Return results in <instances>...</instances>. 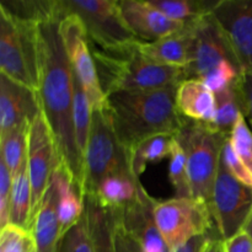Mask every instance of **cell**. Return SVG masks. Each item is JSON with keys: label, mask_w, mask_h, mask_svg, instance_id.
Here are the masks:
<instances>
[{"label": "cell", "mask_w": 252, "mask_h": 252, "mask_svg": "<svg viewBox=\"0 0 252 252\" xmlns=\"http://www.w3.org/2000/svg\"><path fill=\"white\" fill-rule=\"evenodd\" d=\"M139 179L132 174H118L107 177L98 187L95 196L98 203L108 211H118L134 201Z\"/></svg>", "instance_id": "cell-23"}, {"label": "cell", "mask_w": 252, "mask_h": 252, "mask_svg": "<svg viewBox=\"0 0 252 252\" xmlns=\"http://www.w3.org/2000/svg\"><path fill=\"white\" fill-rule=\"evenodd\" d=\"M244 230L248 231V233L250 234V236L252 238V212H251V216H250V218H249V220H248V223H246L245 229H244Z\"/></svg>", "instance_id": "cell-41"}, {"label": "cell", "mask_w": 252, "mask_h": 252, "mask_svg": "<svg viewBox=\"0 0 252 252\" xmlns=\"http://www.w3.org/2000/svg\"><path fill=\"white\" fill-rule=\"evenodd\" d=\"M193 27L187 24L180 31L155 42H137V49L144 57L165 65L187 68L192 58Z\"/></svg>", "instance_id": "cell-18"}, {"label": "cell", "mask_w": 252, "mask_h": 252, "mask_svg": "<svg viewBox=\"0 0 252 252\" xmlns=\"http://www.w3.org/2000/svg\"><path fill=\"white\" fill-rule=\"evenodd\" d=\"M113 217V240L116 252H143L140 244L128 233L117 216L111 212Z\"/></svg>", "instance_id": "cell-36"}, {"label": "cell", "mask_w": 252, "mask_h": 252, "mask_svg": "<svg viewBox=\"0 0 252 252\" xmlns=\"http://www.w3.org/2000/svg\"><path fill=\"white\" fill-rule=\"evenodd\" d=\"M157 202L139 182L134 201L125 208L111 211L120 218L128 233L140 244L143 252H170L155 220Z\"/></svg>", "instance_id": "cell-14"}, {"label": "cell", "mask_w": 252, "mask_h": 252, "mask_svg": "<svg viewBox=\"0 0 252 252\" xmlns=\"http://www.w3.org/2000/svg\"><path fill=\"white\" fill-rule=\"evenodd\" d=\"M204 252H225L224 250V240L218 234H213L207 243Z\"/></svg>", "instance_id": "cell-40"}, {"label": "cell", "mask_w": 252, "mask_h": 252, "mask_svg": "<svg viewBox=\"0 0 252 252\" xmlns=\"http://www.w3.org/2000/svg\"><path fill=\"white\" fill-rule=\"evenodd\" d=\"M121 11L126 22L140 42H155L180 31L185 26L155 9L149 1L122 0Z\"/></svg>", "instance_id": "cell-16"}, {"label": "cell", "mask_w": 252, "mask_h": 252, "mask_svg": "<svg viewBox=\"0 0 252 252\" xmlns=\"http://www.w3.org/2000/svg\"><path fill=\"white\" fill-rule=\"evenodd\" d=\"M221 161L224 162L228 170L230 171V174L233 175L235 179H238L239 181L243 182L246 186L251 187L252 189V174L250 170L246 167V165L244 164L243 160L239 158V155L236 154V152L234 150L233 145L230 143V138L225 140V143L223 144V149H221Z\"/></svg>", "instance_id": "cell-34"}, {"label": "cell", "mask_w": 252, "mask_h": 252, "mask_svg": "<svg viewBox=\"0 0 252 252\" xmlns=\"http://www.w3.org/2000/svg\"><path fill=\"white\" fill-rule=\"evenodd\" d=\"M73 93H74V126L78 148L84 160L89 134H90L91 121H93V106L88 97L85 89L73 70Z\"/></svg>", "instance_id": "cell-28"}, {"label": "cell", "mask_w": 252, "mask_h": 252, "mask_svg": "<svg viewBox=\"0 0 252 252\" xmlns=\"http://www.w3.org/2000/svg\"><path fill=\"white\" fill-rule=\"evenodd\" d=\"M38 98L53 134L59 165L66 170L84 197V160L74 126L73 68L59 30V20L38 25Z\"/></svg>", "instance_id": "cell-1"}, {"label": "cell", "mask_w": 252, "mask_h": 252, "mask_svg": "<svg viewBox=\"0 0 252 252\" xmlns=\"http://www.w3.org/2000/svg\"><path fill=\"white\" fill-rule=\"evenodd\" d=\"M36 252H59L62 244L61 223L58 217V187L54 177L44 193L30 228Z\"/></svg>", "instance_id": "cell-17"}, {"label": "cell", "mask_w": 252, "mask_h": 252, "mask_svg": "<svg viewBox=\"0 0 252 252\" xmlns=\"http://www.w3.org/2000/svg\"><path fill=\"white\" fill-rule=\"evenodd\" d=\"M241 91L245 103V118L249 120L252 130V71H246L241 76Z\"/></svg>", "instance_id": "cell-38"}, {"label": "cell", "mask_w": 252, "mask_h": 252, "mask_svg": "<svg viewBox=\"0 0 252 252\" xmlns=\"http://www.w3.org/2000/svg\"><path fill=\"white\" fill-rule=\"evenodd\" d=\"M176 107L182 117L211 125L216 113V95L199 79H186L176 89Z\"/></svg>", "instance_id": "cell-19"}, {"label": "cell", "mask_w": 252, "mask_h": 252, "mask_svg": "<svg viewBox=\"0 0 252 252\" xmlns=\"http://www.w3.org/2000/svg\"><path fill=\"white\" fill-rule=\"evenodd\" d=\"M155 220L169 251H174L196 236L217 231L211 208L194 198L158 201Z\"/></svg>", "instance_id": "cell-8"}, {"label": "cell", "mask_w": 252, "mask_h": 252, "mask_svg": "<svg viewBox=\"0 0 252 252\" xmlns=\"http://www.w3.org/2000/svg\"><path fill=\"white\" fill-rule=\"evenodd\" d=\"M213 234H218L217 231H212L209 234H204V235L196 236V238L191 239L189 241H187L185 245L180 246L179 249L170 252H204L207 243H208L209 238H211Z\"/></svg>", "instance_id": "cell-39"}, {"label": "cell", "mask_w": 252, "mask_h": 252, "mask_svg": "<svg viewBox=\"0 0 252 252\" xmlns=\"http://www.w3.org/2000/svg\"><path fill=\"white\" fill-rule=\"evenodd\" d=\"M59 252H95L86 214L63 236Z\"/></svg>", "instance_id": "cell-32"}, {"label": "cell", "mask_w": 252, "mask_h": 252, "mask_svg": "<svg viewBox=\"0 0 252 252\" xmlns=\"http://www.w3.org/2000/svg\"><path fill=\"white\" fill-rule=\"evenodd\" d=\"M243 70L230 63V62H221L214 68L211 73L207 74L202 81L213 91L214 94H218L225 89L230 88L234 84L238 83L240 78L243 76Z\"/></svg>", "instance_id": "cell-31"}, {"label": "cell", "mask_w": 252, "mask_h": 252, "mask_svg": "<svg viewBox=\"0 0 252 252\" xmlns=\"http://www.w3.org/2000/svg\"><path fill=\"white\" fill-rule=\"evenodd\" d=\"M177 86L117 91L107 95V108L116 135L128 154L145 138L176 134L181 128L185 117L176 107Z\"/></svg>", "instance_id": "cell-2"}, {"label": "cell", "mask_w": 252, "mask_h": 252, "mask_svg": "<svg viewBox=\"0 0 252 252\" xmlns=\"http://www.w3.org/2000/svg\"><path fill=\"white\" fill-rule=\"evenodd\" d=\"M225 252H252V238L246 230L239 231L224 241Z\"/></svg>", "instance_id": "cell-37"}, {"label": "cell", "mask_w": 252, "mask_h": 252, "mask_svg": "<svg viewBox=\"0 0 252 252\" xmlns=\"http://www.w3.org/2000/svg\"><path fill=\"white\" fill-rule=\"evenodd\" d=\"M118 174H132L129 154L116 135L106 103L93 111L90 134L84 153V198L95 196L107 177Z\"/></svg>", "instance_id": "cell-4"}, {"label": "cell", "mask_w": 252, "mask_h": 252, "mask_svg": "<svg viewBox=\"0 0 252 252\" xmlns=\"http://www.w3.org/2000/svg\"><path fill=\"white\" fill-rule=\"evenodd\" d=\"M169 180L176 198H192L187 158L184 149L175 138L169 164Z\"/></svg>", "instance_id": "cell-29"}, {"label": "cell", "mask_w": 252, "mask_h": 252, "mask_svg": "<svg viewBox=\"0 0 252 252\" xmlns=\"http://www.w3.org/2000/svg\"><path fill=\"white\" fill-rule=\"evenodd\" d=\"M58 164V153L53 134L41 111L30 127L27 143V171L32 189L31 223Z\"/></svg>", "instance_id": "cell-10"}, {"label": "cell", "mask_w": 252, "mask_h": 252, "mask_svg": "<svg viewBox=\"0 0 252 252\" xmlns=\"http://www.w3.org/2000/svg\"><path fill=\"white\" fill-rule=\"evenodd\" d=\"M58 187V217L62 239L85 214V199L62 165L53 174Z\"/></svg>", "instance_id": "cell-20"}, {"label": "cell", "mask_w": 252, "mask_h": 252, "mask_svg": "<svg viewBox=\"0 0 252 252\" xmlns=\"http://www.w3.org/2000/svg\"><path fill=\"white\" fill-rule=\"evenodd\" d=\"M192 27L193 48L191 62L189 66L185 68L186 79L202 80L207 74L211 73L219 63L224 61L230 62L241 69L230 43L212 12L192 22Z\"/></svg>", "instance_id": "cell-12"}, {"label": "cell", "mask_w": 252, "mask_h": 252, "mask_svg": "<svg viewBox=\"0 0 252 252\" xmlns=\"http://www.w3.org/2000/svg\"><path fill=\"white\" fill-rule=\"evenodd\" d=\"M0 252H36L31 231L7 224L0 234Z\"/></svg>", "instance_id": "cell-30"}, {"label": "cell", "mask_w": 252, "mask_h": 252, "mask_svg": "<svg viewBox=\"0 0 252 252\" xmlns=\"http://www.w3.org/2000/svg\"><path fill=\"white\" fill-rule=\"evenodd\" d=\"M41 111L37 91L0 75V134L30 127Z\"/></svg>", "instance_id": "cell-15"}, {"label": "cell", "mask_w": 252, "mask_h": 252, "mask_svg": "<svg viewBox=\"0 0 252 252\" xmlns=\"http://www.w3.org/2000/svg\"><path fill=\"white\" fill-rule=\"evenodd\" d=\"M59 30L71 68L88 94L93 111L103 107L107 103V97L101 89L96 64L83 22L76 15L65 14L59 20Z\"/></svg>", "instance_id": "cell-11"}, {"label": "cell", "mask_w": 252, "mask_h": 252, "mask_svg": "<svg viewBox=\"0 0 252 252\" xmlns=\"http://www.w3.org/2000/svg\"><path fill=\"white\" fill-rule=\"evenodd\" d=\"M175 134H157L145 138L129 152L130 170L135 179H139L148 164L159 162L171 155Z\"/></svg>", "instance_id": "cell-24"}, {"label": "cell", "mask_w": 252, "mask_h": 252, "mask_svg": "<svg viewBox=\"0 0 252 252\" xmlns=\"http://www.w3.org/2000/svg\"><path fill=\"white\" fill-rule=\"evenodd\" d=\"M169 19L187 25L211 14L218 0H149Z\"/></svg>", "instance_id": "cell-26"}, {"label": "cell", "mask_w": 252, "mask_h": 252, "mask_svg": "<svg viewBox=\"0 0 252 252\" xmlns=\"http://www.w3.org/2000/svg\"><path fill=\"white\" fill-rule=\"evenodd\" d=\"M137 42L118 51H103L89 42L106 97L117 91L171 88L186 80L185 68L150 61L138 51Z\"/></svg>", "instance_id": "cell-3"}, {"label": "cell", "mask_w": 252, "mask_h": 252, "mask_svg": "<svg viewBox=\"0 0 252 252\" xmlns=\"http://www.w3.org/2000/svg\"><path fill=\"white\" fill-rule=\"evenodd\" d=\"M175 138L187 158L192 198L211 208L212 193L218 174L223 144L229 138L213 132L204 123L185 118Z\"/></svg>", "instance_id": "cell-5"}, {"label": "cell", "mask_w": 252, "mask_h": 252, "mask_svg": "<svg viewBox=\"0 0 252 252\" xmlns=\"http://www.w3.org/2000/svg\"><path fill=\"white\" fill-rule=\"evenodd\" d=\"M0 69L7 78L38 91V25L0 6Z\"/></svg>", "instance_id": "cell-6"}, {"label": "cell", "mask_w": 252, "mask_h": 252, "mask_svg": "<svg viewBox=\"0 0 252 252\" xmlns=\"http://www.w3.org/2000/svg\"><path fill=\"white\" fill-rule=\"evenodd\" d=\"M240 81L241 78L230 88L214 94L216 95L214 120L211 125H206L211 130L226 138H230L231 130L240 115H245V103H244Z\"/></svg>", "instance_id": "cell-21"}, {"label": "cell", "mask_w": 252, "mask_h": 252, "mask_svg": "<svg viewBox=\"0 0 252 252\" xmlns=\"http://www.w3.org/2000/svg\"><path fill=\"white\" fill-rule=\"evenodd\" d=\"M230 143L236 154L252 174V130L244 115H240L231 130Z\"/></svg>", "instance_id": "cell-33"}, {"label": "cell", "mask_w": 252, "mask_h": 252, "mask_svg": "<svg viewBox=\"0 0 252 252\" xmlns=\"http://www.w3.org/2000/svg\"><path fill=\"white\" fill-rule=\"evenodd\" d=\"M32 211V189L30 182L27 162L14 176L11 192V204H10L9 224L30 231L31 226Z\"/></svg>", "instance_id": "cell-25"}, {"label": "cell", "mask_w": 252, "mask_h": 252, "mask_svg": "<svg viewBox=\"0 0 252 252\" xmlns=\"http://www.w3.org/2000/svg\"><path fill=\"white\" fill-rule=\"evenodd\" d=\"M62 17L74 14L85 27L90 44L103 51H118L139 41L126 22L116 0H59Z\"/></svg>", "instance_id": "cell-7"}, {"label": "cell", "mask_w": 252, "mask_h": 252, "mask_svg": "<svg viewBox=\"0 0 252 252\" xmlns=\"http://www.w3.org/2000/svg\"><path fill=\"white\" fill-rule=\"evenodd\" d=\"M212 15L230 43L244 73L252 71V0H218Z\"/></svg>", "instance_id": "cell-13"}, {"label": "cell", "mask_w": 252, "mask_h": 252, "mask_svg": "<svg viewBox=\"0 0 252 252\" xmlns=\"http://www.w3.org/2000/svg\"><path fill=\"white\" fill-rule=\"evenodd\" d=\"M12 177L5 162L0 159V228H5L10 221V204H11Z\"/></svg>", "instance_id": "cell-35"}, {"label": "cell", "mask_w": 252, "mask_h": 252, "mask_svg": "<svg viewBox=\"0 0 252 252\" xmlns=\"http://www.w3.org/2000/svg\"><path fill=\"white\" fill-rule=\"evenodd\" d=\"M85 214L95 252H116L113 240V217L97 199L85 196Z\"/></svg>", "instance_id": "cell-22"}, {"label": "cell", "mask_w": 252, "mask_h": 252, "mask_svg": "<svg viewBox=\"0 0 252 252\" xmlns=\"http://www.w3.org/2000/svg\"><path fill=\"white\" fill-rule=\"evenodd\" d=\"M30 127L16 128L0 134V159L5 162L12 177L16 176L27 162Z\"/></svg>", "instance_id": "cell-27"}, {"label": "cell", "mask_w": 252, "mask_h": 252, "mask_svg": "<svg viewBox=\"0 0 252 252\" xmlns=\"http://www.w3.org/2000/svg\"><path fill=\"white\" fill-rule=\"evenodd\" d=\"M251 212L252 189L235 179L220 158L211 202V213L220 239L225 241L244 230Z\"/></svg>", "instance_id": "cell-9"}]
</instances>
